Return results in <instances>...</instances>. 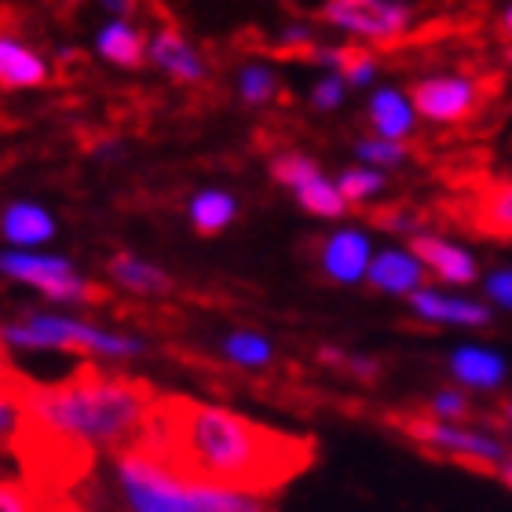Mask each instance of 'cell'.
<instances>
[{
  "label": "cell",
  "mask_w": 512,
  "mask_h": 512,
  "mask_svg": "<svg viewBox=\"0 0 512 512\" xmlns=\"http://www.w3.org/2000/svg\"><path fill=\"white\" fill-rule=\"evenodd\" d=\"M0 341L8 352L19 355H41V352H77L107 363H125L139 359L147 352V344L136 333H121L99 322H88L70 311H22L15 319L4 322Z\"/></svg>",
  "instance_id": "obj_4"
},
{
  "label": "cell",
  "mask_w": 512,
  "mask_h": 512,
  "mask_svg": "<svg viewBox=\"0 0 512 512\" xmlns=\"http://www.w3.org/2000/svg\"><path fill=\"white\" fill-rule=\"evenodd\" d=\"M410 103L432 125H458V121H469L480 110V88H476V81L461 74L421 77L410 88Z\"/></svg>",
  "instance_id": "obj_8"
},
{
  "label": "cell",
  "mask_w": 512,
  "mask_h": 512,
  "mask_svg": "<svg viewBox=\"0 0 512 512\" xmlns=\"http://www.w3.org/2000/svg\"><path fill=\"white\" fill-rule=\"evenodd\" d=\"M150 63L158 66L161 74H169L172 81H180V85H198V81L209 77L202 52L180 30H172V26H161L150 37Z\"/></svg>",
  "instance_id": "obj_14"
},
{
  "label": "cell",
  "mask_w": 512,
  "mask_h": 512,
  "mask_svg": "<svg viewBox=\"0 0 512 512\" xmlns=\"http://www.w3.org/2000/svg\"><path fill=\"white\" fill-rule=\"evenodd\" d=\"M220 355L235 370H267L275 363V344L260 330H227L220 337Z\"/></svg>",
  "instance_id": "obj_22"
},
{
  "label": "cell",
  "mask_w": 512,
  "mask_h": 512,
  "mask_svg": "<svg viewBox=\"0 0 512 512\" xmlns=\"http://www.w3.org/2000/svg\"><path fill=\"white\" fill-rule=\"evenodd\" d=\"M374 242L366 231L359 227H341V231H333L319 249V267L322 275L337 282V286H359L370 278V264H374Z\"/></svg>",
  "instance_id": "obj_9"
},
{
  "label": "cell",
  "mask_w": 512,
  "mask_h": 512,
  "mask_svg": "<svg viewBox=\"0 0 512 512\" xmlns=\"http://www.w3.org/2000/svg\"><path fill=\"white\" fill-rule=\"evenodd\" d=\"M447 374L465 392L491 395L509 381V359L502 352L487 348V344H458L447 355Z\"/></svg>",
  "instance_id": "obj_11"
},
{
  "label": "cell",
  "mask_w": 512,
  "mask_h": 512,
  "mask_svg": "<svg viewBox=\"0 0 512 512\" xmlns=\"http://www.w3.org/2000/svg\"><path fill=\"white\" fill-rule=\"evenodd\" d=\"M410 249H414L417 260L428 267V275H436L443 286H472V282L480 278L476 256L443 235H428V231H421L417 238H410Z\"/></svg>",
  "instance_id": "obj_12"
},
{
  "label": "cell",
  "mask_w": 512,
  "mask_h": 512,
  "mask_svg": "<svg viewBox=\"0 0 512 512\" xmlns=\"http://www.w3.org/2000/svg\"><path fill=\"white\" fill-rule=\"evenodd\" d=\"M410 311L428 326H454V330H483L491 326V304H480L472 297L450 293V289L425 286L410 297Z\"/></svg>",
  "instance_id": "obj_10"
},
{
  "label": "cell",
  "mask_w": 512,
  "mask_h": 512,
  "mask_svg": "<svg viewBox=\"0 0 512 512\" xmlns=\"http://www.w3.org/2000/svg\"><path fill=\"white\" fill-rule=\"evenodd\" d=\"M322 359L330 366H341L348 374H355L359 381H377V363L374 359H366V355H348V352H337V348H322Z\"/></svg>",
  "instance_id": "obj_30"
},
{
  "label": "cell",
  "mask_w": 512,
  "mask_h": 512,
  "mask_svg": "<svg viewBox=\"0 0 512 512\" xmlns=\"http://www.w3.org/2000/svg\"><path fill=\"white\" fill-rule=\"evenodd\" d=\"M96 55L110 66L132 70V66H139L143 59H150V41L136 30V26H132V22L114 19V22H107V26L99 30Z\"/></svg>",
  "instance_id": "obj_18"
},
{
  "label": "cell",
  "mask_w": 512,
  "mask_h": 512,
  "mask_svg": "<svg viewBox=\"0 0 512 512\" xmlns=\"http://www.w3.org/2000/svg\"><path fill=\"white\" fill-rule=\"evenodd\" d=\"M425 278H428V267L417 260L414 249H399V246H388V249H377L374 264H370V286L377 293H388V297H414L425 289Z\"/></svg>",
  "instance_id": "obj_13"
},
{
  "label": "cell",
  "mask_w": 512,
  "mask_h": 512,
  "mask_svg": "<svg viewBox=\"0 0 512 512\" xmlns=\"http://www.w3.org/2000/svg\"><path fill=\"white\" fill-rule=\"evenodd\" d=\"M337 187H341L348 205H363L384 191V172L370 169V165H355V169H344L341 176H337Z\"/></svg>",
  "instance_id": "obj_25"
},
{
  "label": "cell",
  "mask_w": 512,
  "mask_h": 512,
  "mask_svg": "<svg viewBox=\"0 0 512 512\" xmlns=\"http://www.w3.org/2000/svg\"><path fill=\"white\" fill-rule=\"evenodd\" d=\"M19 425H22V403L11 399V395H4V399H0V436L11 439L19 432Z\"/></svg>",
  "instance_id": "obj_33"
},
{
  "label": "cell",
  "mask_w": 512,
  "mask_h": 512,
  "mask_svg": "<svg viewBox=\"0 0 512 512\" xmlns=\"http://www.w3.org/2000/svg\"><path fill=\"white\" fill-rule=\"evenodd\" d=\"M99 4H103V8H107L110 15H114V19H125L128 22V15L136 11L139 0H99Z\"/></svg>",
  "instance_id": "obj_35"
},
{
  "label": "cell",
  "mask_w": 512,
  "mask_h": 512,
  "mask_svg": "<svg viewBox=\"0 0 512 512\" xmlns=\"http://www.w3.org/2000/svg\"><path fill=\"white\" fill-rule=\"evenodd\" d=\"M322 22L363 41H395L414 26V11L399 0H326Z\"/></svg>",
  "instance_id": "obj_7"
},
{
  "label": "cell",
  "mask_w": 512,
  "mask_h": 512,
  "mask_svg": "<svg viewBox=\"0 0 512 512\" xmlns=\"http://www.w3.org/2000/svg\"><path fill=\"white\" fill-rule=\"evenodd\" d=\"M498 30H502L505 37H509V41H512V4L502 11V19H498Z\"/></svg>",
  "instance_id": "obj_36"
},
{
  "label": "cell",
  "mask_w": 512,
  "mask_h": 512,
  "mask_svg": "<svg viewBox=\"0 0 512 512\" xmlns=\"http://www.w3.org/2000/svg\"><path fill=\"white\" fill-rule=\"evenodd\" d=\"M370 125L381 139H392V143H403L406 136H414V125H417V110L410 103V96L403 92H395V88H381L370 96Z\"/></svg>",
  "instance_id": "obj_16"
},
{
  "label": "cell",
  "mask_w": 512,
  "mask_h": 512,
  "mask_svg": "<svg viewBox=\"0 0 512 512\" xmlns=\"http://www.w3.org/2000/svg\"><path fill=\"white\" fill-rule=\"evenodd\" d=\"M319 165L308 158V154H297V150H282V154H275L271 158V176H275L282 187H289V191H297L300 183H308L311 176H319Z\"/></svg>",
  "instance_id": "obj_27"
},
{
  "label": "cell",
  "mask_w": 512,
  "mask_h": 512,
  "mask_svg": "<svg viewBox=\"0 0 512 512\" xmlns=\"http://www.w3.org/2000/svg\"><path fill=\"white\" fill-rule=\"evenodd\" d=\"M403 432L414 443H421L428 454L461 461V465H472V469L498 472L512 454L509 443L498 432H487V428H476V425H450V421H432V417H406Z\"/></svg>",
  "instance_id": "obj_6"
},
{
  "label": "cell",
  "mask_w": 512,
  "mask_h": 512,
  "mask_svg": "<svg viewBox=\"0 0 512 512\" xmlns=\"http://www.w3.org/2000/svg\"><path fill=\"white\" fill-rule=\"evenodd\" d=\"M107 275L114 278L121 289L136 293V297H165L172 289V278L165 275L158 264H150V260H143V256H136V253L110 256Z\"/></svg>",
  "instance_id": "obj_19"
},
{
  "label": "cell",
  "mask_w": 512,
  "mask_h": 512,
  "mask_svg": "<svg viewBox=\"0 0 512 512\" xmlns=\"http://www.w3.org/2000/svg\"><path fill=\"white\" fill-rule=\"evenodd\" d=\"M172 410H176L172 417H161V421L154 417L158 421L154 428H161L158 447L154 443L147 447L202 480L267 491L304 461L300 443L267 432L227 406L176 403Z\"/></svg>",
  "instance_id": "obj_1"
},
{
  "label": "cell",
  "mask_w": 512,
  "mask_h": 512,
  "mask_svg": "<svg viewBox=\"0 0 512 512\" xmlns=\"http://www.w3.org/2000/svg\"><path fill=\"white\" fill-rule=\"evenodd\" d=\"M33 425L81 447H128L150 425L154 399L143 384L125 377H77V381L30 388L22 395Z\"/></svg>",
  "instance_id": "obj_2"
},
{
  "label": "cell",
  "mask_w": 512,
  "mask_h": 512,
  "mask_svg": "<svg viewBox=\"0 0 512 512\" xmlns=\"http://www.w3.org/2000/svg\"><path fill=\"white\" fill-rule=\"evenodd\" d=\"M187 216H191V227L198 235H220L238 220V198L224 187H209V191L194 194Z\"/></svg>",
  "instance_id": "obj_21"
},
{
  "label": "cell",
  "mask_w": 512,
  "mask_h": 512,
  "mask_svg": "<svg viewBox=\"0 0 512 512\" xmlns=\"http://www.w3.org/2000/svg\"><path fill=\"white\" fill-rule=\"evenodd\" d=\"M428 417L432 421H450V425H465L472 417L469 392H461V388H436V392L428 395Z\"/></svg>",
  "instance_id": "obj_28"
},
{
  "label": "cell",
  "mask_w": 512,
  "mask_h": 512,
  "mask_svg": "<svg viewBox=\"0 0 512 512\" xmlns=\"http://www.w3.org/2000/svg\"><path fill=\"white\" fill-rule=\"evenodd\" d=\"M472 224L483 235L509 238L512 242V180L487 183L476 198H472Z\"/></svg>",
  "instance_id": "obj_20"
},
{
  "label": "cell",
  "mask_w": 512,
  "mask_h": 512,
  "mask_svg": "<svg viewBox=\"0 0 512 512\" xmlns=\"http://www.w3.org/2000/svg\"><path fill=\"white\" fill-rule=\"evenodd\" d=\"M0 235L8 249H37L55 238V216L37 202H8L0 213Z\"/></svg>",
  "instance_id": "obj_15"
},
{
  "label": "cell",
  "mask_w": 512,
  "mask_h": 512,
  "mask_svg": "<svg viewBox=\"0 0 512 512\" xmlns=\"http://www.w3.org/2000/svg\"><path fill=\"white\" fill-rule=\"evenodd\" d=\"M498 480H502L505 487H509V491H512V454H509V461H505L502 469H498Z\"/></svg>",
  "instance_id": "obj_37"
},
{
  "label": "cell",
  "mask_w": 512,
  "mask_h": 512,
  "mask_svg": "<svg viewBox=\"0 0 512 512\" xmlns=\"http://www.w3.org/2000/svg\"><path fill=\"white\" fill-rule=\"evenodd\" d=\"M63 4H70V8H74V4H81V0H63Z\"/></svg>",
  "instance_id": "obj_39"
},
{
  "label": "cell",
  "mask_w": 512,
  "mask_h": 512,
  "mask_svg": "<svg viewBox=\"0 0 512 512\" xmlns=\"http://www.w3.org/2000/svg\"><path fill=\"white\" fill-rule=\"evenodd\" d=\"M502 417H505V425H509V428H512V399H509V403H505V406H502Z\"/></svg>",
  "instance_id": "obj_38"
},
{
  "label": "cell",
  "mask_w": 512,
  "mask_h": 512,
  "mask_svg": "<svg viewBox=\"0 0 512 512\" xmlns=\"http://www.w3.org/2000/svg\"><path fill=\"white\" fill-rule=\"evenodd\" d=\"M278 92V77L267 70L264 63H246L238 70V96L246 99L249 107H264Z\"/></svg>",
  "instance_id": "obj_26"
},
{
  "label": "cell",
  "mask_w": 512,
  "mask_h": 512,
  "mask_svg": "<svg viewBox=\"0 0 512 512\" xmlns=\"http://www.w3.org/2000/svg\"><path fill=\"white\" fill-rule=\"evenodd\" d=\"M344 81L337 74H326L319 77L315 85H311V107L315 110H333V107H341L344 103Z\"/></svg>",
  "instance_id": "obj_32"
},
{
  "label": "cell",
  "mask_w": 512,
  "mask_h": 512,
  "mask_svg": "<svg viewBox=\"0 0 512 512\" xmlns=\"http://www.w3.org/2000/svg\"><path fill=\"white\" fill-rule=\"evenodd\" d=\"M483 297L494 308L512 311V267H494L491 275L483 278Z\"/></svg>",
  "instance_id": "obj_31"
},
{
  "label": "cell",
  "mask_w": 512,
  "mask_h": 512,
  "mask_svg": "<svg viewBox=\"0 0 512 512\" xmlns=\"http://www.w3.org/2000/svg\"><path fill=\"white\" fill-rule=\"evenodd\" d=\"M110 483L121 512H271L267 491L202 480L147 443L121 450Z\"/></svg>",
  "instance_id": "obj_3"
},
{
  "label": "cell",
  "mask_w": 512,
  "mask_h": 512,
  "mask_svg": "<svg viewBox=\"0 0 512 512\" xmlns=\"http://www.w3.org/2000/svg\"><path fill=\"white\" fill-rule=\"evenodd\" d=\"M48 81V63L33 52L30 44H22L19 37H0V85L15 88H41Z\"/></svg>",
  "instance_id": "obj_17"
},
{
  "label": "cell",
  "mask_w": 512,
  "mask_h": 512,
  "mask_svg": "<svg viewBox=\"0 0 512 512\" xmlns=\"http://www.w3.org/2000/svg\"><path fill=\"white\" fill-rule=\"evenodd\" d=\"M293 198L300 202V209L311 216H319V220H341L344 213H348V202H344L341 187L333 180H326V176H311L308 183H300L297 191H293Z\"/></svg>",
  "instance_id": "obj_23"
},
{
  "label": "cell",
  "mask_w": 512,
  "mask_h": 512,
  "mask_svg": "<svg viewBox=\"0 0 512 512\" xmlns=\"http://www.w3.org/2000/svg\"><path fill=\"white\" fill-rule=\"evenodd\" d=\"M0 512H33V509L15 483H0Z\"/></svg>",
  "instance_id": "obj_34"
},
{
  "label": "cell",
  "mask_w": 512,
  "mask_h": 512,
  "mask_svg": "<svg viewBox=\"0 0 512 512\" xmlns=\"http://www.w3.org/2000/svg\"><path fill=\"white\" fill-rule=\"evenodd\" d=\"M0 271H4L8 282L30 286L33 293H41L52 304L81 308V304L96 300V286L66 256L41 253V249H4L0 253Z\"/></svg>",
  "instance_id": "obj_5"
},
{
  "label": "cell",
  "mask_w": 512,
  "mask_h": 512,
  "mask_svg": "<svg viewBox=\"0 0 512 512\" xmlns=\"http://www.w3.org/2000/svg\"><path fill=\"white\" fill-rule=\"evenodd\" d=\"M333 74L352 88L370 85L377 77V55L370 52V48H363V44H344V48H337V55H333Z\"/></svg>",
  "instance_id": "obj_24"
},
{
  "label": "cell",
  "mask_w": 512,
  "mask_h": 512,
  "mask_svg": "<svg viewBox=\"0 0 512 512\" xmlns=\"http://www.w3.org/2000/svg\"><path fill=\"white\" fill-rule=\"evenodd\" d=\"M355 154L363 165L370 169H395V165H403L406 161V143H392V139H381V136H366L355 143Z\"/></svg>",
  "instance_id": "obj_29"
},
{
  "label": "cell",
  "mask_w": 512,
  "mask_h": 512,
  "mask_svg": "<svg viewBox=\"0 0 512 512\" xmlns=\"http://www.w3.org/2000/svg\"><path fill=\"white\" fill-rule=\"evenodd\" d=\"M399 4H403V0H399Z\"/></svg>",
  "instance_id": "obj_40"
}]
</instances>
